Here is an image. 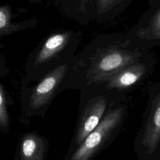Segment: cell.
<instances>
[{
  "label": "cell",
  "instance_id": "8fae6325",
  "mask_svg": "<svg viewBox=\"0 0 160 160\" xmlns=\"http://www.w3.org/2000/svg\"><path fill=\"white\" fill-rule=\"evenodd\" d=\"M133 0H96L92 20L105 22L116 19Z\"/></svg>",
  "mask_w": 160,
  "mask_h": 160
},
{
  "label": "cell",
  "instance_id": "5b68a950",
  "mask_svg": "<svg viewBox=\"0 0 160 160\" xmlns=\"http://www.w3.org/2000/svg\"><path fill=\"white\" fill-rule=\"evenodd\" d=\"M107 99L102 96L88 101L79 121L75 135V142L80 145L85 138L98 126L107 106Z\"/></svg>",
  "mask_w": 160,
  "mask_h": 160
},
{
  "label": "cell",
  "instance_id": "8992f818",
  "mask_svg": "<svg viewBox=\"0 0 160 160\" xmlns=\"http://www.w3.org/2000/svg\"><path fill=\"white\" fill-rule=\"evenodd\" d=\"M128 31L141 40L160 46V2L149 6Z\"/></svg>",
  "mask_w": 160,
  "mask_h": 160
},
{
  "label": "cell",
  "instance_id": "4fadbf2b",
  "mask_svg": "<svg viewBox=\"0 0 160 160\" xmlns=\"http://www.w3.org/2000/svg\"><path fill=\"white\" fill-rule=\"evenodd\" d=\"M9 119L6 107L4 94L0 85V126L6 128L9 126Z\"/></svg>",
  "mask_w": 160,
  "mask_h": 160
},
{
  "label": "cell",
  "instance_id": "7c38bea8",
  "mask_svg": "<svg viewBox=\"0 0 160 160\" xmlns=\"http://www.w3.org/2000/svg\"><path fill=\"white\" fill-rule=\"evenodd\" d=\"M45 143L43 139L34 134L25 136L21 145L22 160H43Z\"/></svg>",
  "mask_w": 160,
  "mask_h": 160
},
{
  "label": "cell",
  "instance_id": "7a4b0ae2",
  "mask_svg": "<svg viewBox=\"0 0 160 160\" xmlns=\"http://www.w3.org/2000/svg\"><path fill=\"white\" fill-rule=\"evenodd\" d=\"M80 31H57L48 35L27 61V69L32 72H49L57 66L68 63L81 41Z\"/></svg>",
  "mask_w": 160,
  "mask_h": 160
},
{
  "label": "cell",
  "instance_id": "277c9868",
  "mask_svg": "<svg viewBox=\"0 0 160 160\" xmlns=\"http://www.w3.org/2000/svg\"><path fill=\"white\" fill-rule=\"evenodd\" d=\"M68 70L69 62L57 66L45 75L31 92L29 98L31 109L38 110L49 102Z\"/></svg>",
  "mask_w": 160,
  "mask_h": 160
},
{
  "label": "cell",
  "instance_id": "30bf717a",
  "mask_svg": "<svg viewBox=\"0 0 160 160\" xmlns=\"http://www.w3.org/2000/svg\"><path fill=\"white\" fill-rule=\"evenodd\" d=\"M96 0H62L59 6L70 18L82 26L92 20Z\"/></svg>",
  "mask_w": 160,
  "mask_h": 160
},
{
  "label": "cell",
  "instance_id": "9c48e42d",
  "mask_svg": "<svg viewBox=\"0 0 160 160\" xmlns=\"http://www.w3.org/2000/svg\"><path fill=\"white\" fill-rule=\"evenodd\" d=\"M17 16L18 14L13 13L9 4H0V40L5 36L36 26V19L14 21V18ZM0 47H2L1 43Z\"/></svg>",
  "mask_w": 160,
  "mask_h": 160
},
{
  "label": "cell",
  "instance_id": "6da1fadb",
  "mask_svg": "<svg viewBox=\"0 0 160 160\" xmlns=\"http://www.w3.org/2000/svg\"><path fill=\"white\" fill-rule=\"evenodd\" d=\"M156 46L155 42L141 40L129 31L99 34L73 56L69 68L83 69L88 84L107 82Z\"/></svg>",
  "mask_w": 160,
  "mask_h": 160
},
{
  "label": "cell",
  "instance_id": "9a60e30c",
  "mask_svg": "<svg viewBox=\"0 0 160 160\" xmlns=\"http://www.w3.org/2000/svg\"><path fill=\"white\" fill-rule=\"evenodd\" d=\"M52 1L56 4H57L58 6H59L62 0H52Z\"/></svg>",
  "mask_w": 160,
  "mask_h": 160
},
{
  "label": "cell",
  "instance_id": "52a82bcc",
  "mask_svg": "<svg viewBox=\"0 0 160 160\" xmlns=\"http://www.w3.org/2000/svg\"><path fill=\"white\" fill-rule=\"evenodd\" d=\"M146 55L147 54L113 76L106 82V88L109 89L122 90L138 82L146 74L148 69Z\"/></svg>",
  "mask_w": 160,
  "mask_h": 160
},
{
  "label": "cell",
  "instance_id": "3957f363",
  "mask_svg": "<svg viewBox=\"0 0 160 160\" xmlns=\"http://www.w3.org/2000/svg\"><path fill=\"white\" fill-rule=\"evenodd\" d=\"M124 108L109 111L98 126L85 138L72 154L71 160H89L103 145L122 119Z\"/></svg>",
  "mask_w": 160,
  "mask_h": 160
},
{
  "label": "cell",
  "instance_id": "ba28073f",
  "mask_svg": "<svg viewBox=\"0 0 160 160\" xmlns=\"http://www.w3.org/2000/svg\"><path fill=\"white\" fill-rule=\"evenodd\" d=\"M141 142L148 154H152L160 142V92L152 101Z\"/></svg>",
  "mask_w": 160,
  "mask_h": 160
},
{
  "label": "cell",
  "instance_id": "5bb4252c",
  "mask_svg": "<svg viewBox=\"0 0 160 160\" xmlns=\"http://www.w3.org/2000/svg\"><path fill=\"white\" fill-rule=\"evenodd\" d=\"M160 2V0H149V2L148 4L149 6L155 5L156 4H158Z\"/></svg>",
  "mask_w": 160,
  "mask_h": 160
}]
</instances>
